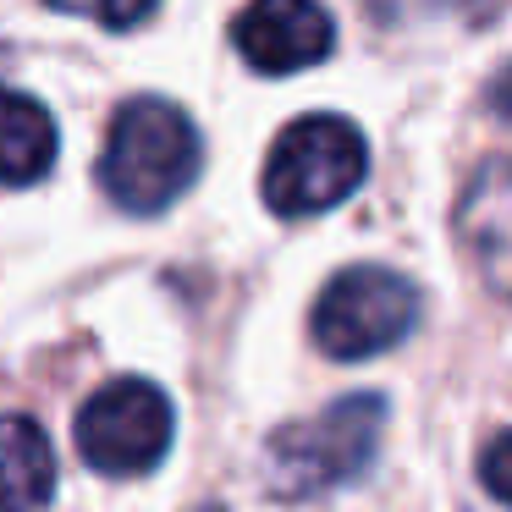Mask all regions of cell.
<instances>
[{"label":"cell","instance_id":"obj_8","mask_svg":"<svg viewBox=\"0 0 512 512\" xmlns=\"http://www.w3.org/2000/svg\"><path fill=\"white\" fill-rule=\"evenodd\" d=\"M56 496V452L23 413H0V512H45Z\"/></svg>","mask_w":512,"mask_h":512},{"label":"cell","instance_id":"obj_5","mask_svg":"<svg viewBox=\"0 0 512 512\" xmlns=\"http://www.w3.org/2000/svg\"><path fill=\"white\" fill-rule=\"evenodd\" d=\"M72 435H78L83 463L100 468V474L111 479L149 474L171 446V397L138 375L111 380L78 408Z\"/></svg>","mask_w":512,"mask_h":512},{"label":"cell","instance_id":"obj_10","mask_svg":"<svg viewBox=\"0 0 512 512\" xmlns=\"http://www.w3.org/2000/svg\"><path fill=\"white\" fill-rule=\"evenodd\" d=\"M479 479H485V490L496 501H507L512 507V430L496 435V441L479 452Z\"/></svg>","mask_w":512,"mask_h":512},{"label":"cell","instance_id":"obj_2","mask_svg":"<svg viewBox=\"0 0 512 512\" xmlns=\"http://www.w3.org/2000/svg\"><path fill=\"white\" fill-rule=\"evenodd\" d=\"M380 424H386V397L380 391H347L314 419L287 424L265 457L270 490L281 501H320L331 490L364 479L380 452Z\"/></svg>","mask_w":512,"mask_h":512},{"label":"cell","instance_id":"obj_4","mask_svg":"<svg viewBox=\"0 0 512 512\" xmlns=\"http://www.w3.org/2000/svg\"><path fill=\"white\" fill-rule=\"evenodd\" d=\"M413 325H419V292L408 276L386 265L342 270V276L325 281L320 303H314V342L347 364L397 347Z\"/></svg>","mask_w":512,"mask_h":512},{"label":"cell","instance_id":"obj_6","mask_svg":"<svg viewBox=\"0 0 512 512\" xmlns=\"http://www.w3.org/2000/svg\"><path fill=\"white\" fill-rule=\"evenodd\" d=\"M232 39L243 50V61L265 78H287V72L320 67L336 45V23L309 6V0H265V6H248L232 23Z\"/></svg>","mask_w":512,"mask_h":512},{"label":"cell","instance_id":"obj_12","mask_svg":"<svg viewBox=\"0 0 512 512\" xmlns=\"http://www.w3.org/2000/svg\"><path fill=\"white\" fill-rule=\"evenodd\" d=\"M485 100H490V111H496L501 122H512V67H501L496 78H490Z\"/></svg>","mask_w":512,"mask_h":512},{"label":"cell","instance_id":"obj_11","mask_svg":"<svg viewBox=\"0 0 512 512\" xmlns=\"http://www.w3.org/2000/svg\"><path fill=\"white\" fill-rule=\"evenodd\" d=\"M56 12H78V17H94V23H105V28H133V23H144L155 6H56Z\"/></svg>","mask_w":512,"mask_h":512},{"label":"cell","instance_id":"obj_9","mask_svg":"<svg viewBox=\"0 0 512 512\" xmlns=\"http://www.w3.org/2000/svg\"><path fill=\"white\" fill-rule=\"evenodd\" d=\"M56 122L50 111L34 100V94L0 89V182L6 188H23V182H39L50 166H56Z\"/></svg>","mask_w":512,"mask_h":512},{"label":"cell","instance_id":"obj_3","mask_svg":"<svg viewBox=\"0 0 512 512\" xmlns=\"http://www.w3.org/2000/svg\"><path fill=\"white\" fill-rule=\"evenodd\" d=\"M369 171V144L342 116H303L265 160V204L276 215H320L342 204Z\"/></svg>","mask_w":512,"mask_h":512},{"label":"cell","instance_id":"obj_7","mask_svg":"<svg viewBox=\"0 0 512 512\" xmlns=\"http://www.w3.org/2000/svg\"><path fill=\"white\" fill-rule=\"evenodd\" d=\"M457 232H463L485 287L512 298V155H490L468 177L463 210H457Z\"/></svg>","mask_w":512,"mask_h":512},{"label":"cell","instance_id":"obj_1","mask_svg":"<svg viewBox=\"0 0 512 512\" xmlns=\"http://www.w3.org/2000/svg\"><path fill=\"white\" fill-rule=\"evenodd\" d=\"M199 166L204 144L193 116L160 94H138L116 111L100 149V188L133 215H160L193 188Z\"/></svg>","mask_w":512,"mask_h":512}]
</instances>
